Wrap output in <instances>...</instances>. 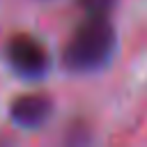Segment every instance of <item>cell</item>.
I'll return each mask as SVG.
<instances>
[{
	"instance_id": "cell-4",
	"label": "cell",
	"mask_w": 147,
	"mask_h": 147,
	"mask_svg": "<svg viewBox=\"0 0 147 147\" xmlns=\"http://www.w3.org/2000/svg\"><path fill=\"white\" fill-rule=\"evenodd\" d=\"M76 5L85 16H110L117 0H76Z\"/></svg>"
},
{
	"instance_id": "cell-1",
	"label": "cell",
	"mask_w": 147,
	"mask_h": 147,
	"mask_svg": "<svg viewBox=\"0 0 147 147\" xmlns=\"http://www.w3.org/2000/svg\"><path fill=\"white\" fill-rule=\"evenodd\" d=\"M117 34L108 16H85L62 46V64L74 74L101 69L115 53Z\"/></svg>"
},
{
	"instance_id": "cell-3",
	"label": "cell",
	"mask_w": 147,
	"mask_h": 147,
	"mask_svg": "<svg viewBox=\"0 0 147 147\" xmlns=\"http://www.w3.org/2000/svg\"><path fill=\"white\" fill-rule=\"evenodd\" d=\"M53 113V99L44 92H25L11 99L9 117L23 129H39Z\"/></svg>"
},
{
	"instance_id": "cell-2",
	"label": "cell",
	"mask_w": 147,
	"mask_h": 147,
	"mask_svg": "<svg viewBox=\"0 0 147 147\" xmlns=\"http://www.w3.org/2000/svg\"><path fill=\"white\" fill-rule=\"evenodd\" d=\"M5 60L11 67V71L21 78L34 80L41 78L51 67L48 48L34 37V34H11L5 44Z\"/></svg>"
}]
</instances>
